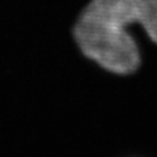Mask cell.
Wrapping results in <instances>:
<instances>
[{"mask_svg": "<svg viewBox=\"0 0 157 157\" xmlns=\"http://www.w3.org/2000/svg\"><path fill=\"white\" fill-rule=\"evenodd\" d=\"M134 25L157 45V0H90L75 24L73 37L88 59L111 73L130 75L141 64L130 30Z\"/></svg>", "mask_w": 157, "mask_h": 157, "instance_id": "6da1fadb", "label": "cell"}]
</instances>
